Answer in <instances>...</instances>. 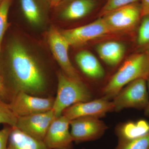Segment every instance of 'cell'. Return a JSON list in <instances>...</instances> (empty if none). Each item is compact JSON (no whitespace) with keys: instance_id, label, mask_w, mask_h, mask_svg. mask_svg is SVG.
Returning a JSON list of instances; mask_svg holds the SVG:
<instances>
[{"instance_id":"6da1fadb","label":"cell","mask_w":149,"mask_h":149,"mask_svg":"<svg viewBox=\"0 0 149 149\" xmlns=\"http://www.w3.org/2000/svg\"><path fill=\"white\" fill-rule=\"evenodd\" d=\"M7 57L0 66L4 88L3 99L7 103L20 92L32 95L45 90L46 80L42 66L23 43L14 40L8 47Z\"/></svg>"},{"instance_id":"7a4b0ae2","label":"cell","mask_w":149,"mask_h":149,"mask_svg":"<svg viewBox=\"0 0 149 149\" xmlns=\"http://www.w3.org/2000/svg\"><path fill=\"white\" fill-rule=\"evenodd\" d=\"M149 77L148 52L133 54L125 60L103 90V97L111 100L126 85L137 79Z\"/></svg>"},{"instance_id":"3957f363","label":"cell","mask_w":149,"mask_h":149,"mask_svg":"<svg viewBox=\"0 0 149 149\" xmlns=\"http://www.w3.org/2000/svg\"><path fill=\"white\" fill-rule=\"evenodd\" d=\"M58 88L52 110L55 117L75 104L91 100L92 93L83 81L73 80L63 71L58 75Z\"/></svg>"},{"instance_id":"277c9868","label":"cell","mask_w":149,"mask_h":149,"mask_svg":"<svg viewBox=\"0 0 149 149\" xmlns=\"http://www.w3.org/2000/svg\"><path fill=\"white\" fill-rule=\"evenodd\" d=\"M147 80L137 79L125 86L113 99L114 111L125 109H145L149 102Z\"/></svg>"},{"instance_id":"5b68a950","label":"cell","mask_w":149,"mask_h":149,"mask_svg":"<svg viewBox=\"0 0 149 149\" xmlns=\"http://www.w3.org/2000/svg\"><path fill=\"white\" fill-rule=\"evenodd\" d=\"M141 17L140 2L116 9L102 16L111 33L133 31L139 26Z\"/></svg>"},{"instance_id":"8992f818","label":"cell","mask_w":149,"mask_h":149,"mask_svg":"<svg viewBox=\"0 0 149 149\" xmlns=\"http://www.w3.org/2000/svg\"><path fill=\"white\" fill-rule=\"evenodd\" d=\"M54 97L42 98L20 92L9 102L11 109L17 117L50 111L53 107Z\"/></svg>"},{"instance_id":"52a82bcc","label":"cell","mask_w":149,"mask_h":149,"mask_svg":"<svg viewBox=\"0 0 149 149\" xmlns=\"http://www.w3.org/2000/svg\"><path fill=\"white\" fill-rule=\"evenodd\" d=\"M48 41L52 53L63 73L73 80L83 81L70 60L68 49L70 46L61 32L53 26L48 32Z\"/></svg>"},{"instance_id":"ba28073f","label":"cell","mask_w":149,"mask_h":149,"mask_svg":"<svg viewBox=\"0 0 149 149\" xmlns=\"http://www.w3.org/2000/svg\"><path fill=\"white\" fill-rule=\"evenodd\" d=\"M60 32L70 46L75 47L111 33L102 17L90 24Z\"/></svg>"},{"instance_id":"9c48e42d","label":"cell","mask_w":149,"mask_h":149,"mask_svg":"<svg viewBox=\"0 0 149 149\" xmlns=\"http://www.w3.org/2000/svg\"><path fill=\"white\" fill-rule=\"evenodd\" d=\"M70 126L73 142L76 143L97 140L103 136L108 128L100 118L93 117L75 118L70 120Z\"/></svg>"},{"instance_id":"30bf717a","label":"cell","mask_w":149,"mask_h":149,"mask_svg":"<svg viewBox=\"0 0 149 149\" xmlns=\"http://www.w3.org/2000/svg\"><path fill=\"white\" fill-rule=\"evenodd\" d=\"M114 110L112 101L102 97L73 105L65 109L62 115L70 120L82 117L100 118L105 116L108 113L114 111Z\"/></svg>"},{"instance_id":"8fae6325","label":"cell","mask_w":149,"mask_h":149,"mask_svg":"<svg viewBox=\"0 0 149 149\" xmlns=\"http://www.w3.org/2000/svg\"><path fill=\"white\" fill-rule=\"evenodd\" d=\"M55 118L52 110L18 117L15 127L31 137L44 141L47 131Z\"/></svg>"},{"instance_id":"7c38bea8","label":"cell","mask_w":149,"mask_h":149,"mask_svg":"<svg viewBox=\"0 0 149 149\" xmlns=\"http://www.w3.org/2000/svg\"><path fill=\"white\" fill-rule=\"evenodd\" d=\"M70 121L63 115L54 118L44 140L48 149H71L73 141L69 130Z\"/></svg>"},{"instance_id":"4fadbf2b","label":"cell","mask_w":149,"mask_h":149,"mask_svg":"<svg viewBox=\"0 0 149 149\" xmlns=\"http://www.w3.org/2000/svg\"><path fill=\"white\" fill-rule=\"evenodd\" d=\"M75 60L81 71L88 77L97 80L104 76L103 67L91 52L87 50L80 51L75 56Z\"/></svg>"},{"instance_id":"5bb4252c","label":"cell","mask_w":149,"mask_h":149,"mask_svg":"<svg viewBox=\"0 0 149 149\" xmlns=\"http://www.w3.org/2000/svg\"><path fill=\"white\" fill-rule=\"evenodd\" d=\"M96 51L102 60L111 66L119 64L125 55L126 47L123 43L109 41L99 44Z\"/></svg>"},{"instance_id":"9a60e30c","label":"cell","mask_w":149,"mask_h":149,"mask_svg":"<svg viewBox=\"0 0 149 149\" xmlns=\"http://www.w3.org/2000/svg\"><path fill=\"white\" fill-rule=\"evenodd\" d=\"M115 133L118 141L138 139L149 133V123L143 119L124 123L116 127Z\"/></svg>"},{"instance_id":"2e32d148","label":"cell","mask_w":149,"mask_h":149,"mask_svg":"<svg viewBox=\"0 0 149 149\" xmlns=\"http://www.w3.org/2000/svg\"><path fill=\"white\" fill-rule=\"evenodd\" d=\"M7 149H48L44 141L29 136L16 127H13Z\"/></svg>"},{"instance_id":"e0dca14e","label":"cell","mask_w":149,"mask_h":149,"mask_svg":"<svg viewBox=\"0 0 149 149\" xmlns=\"http://www.w3.org/2000/svg\"><path fill=\"white\" fill-rule=\"evenodd\" d=\"M96 6L95 0H73L63 9L61 16L67 20L80 19L92 12Z\"/></svg>"},{"instance_id":"ac0fdd59","label":"cell","mask_w":149,"mask_h":149,"mask_svg":"<svg viewBox=\"0 0 149 149\" xmlns=\"http://www.w3.org/2000/svg\"><path fill=\"white\" fill-rule=\"evenodd\" d=\"M22 10L30 24L39 25L42 21V12L35 0H20Z\"/></svg>"},{"instance_id":"d6986e66","label":"cell","mask_w":149,"mask_h":149,"mask_svg":"<svg viewBox=\"0 0 149 149\" xmlns=\"http://www.w3.org/2000/svg\"><path fill=\"white\" fill-rule=\"evenodd\" d=\"M136 44L139 52H149V15L141 17L138 27Z\"/></svg>"},{"instance_id":"ffe728a7","label":"cell","mask_w":149,"mask_h":149,"mask_svg":"<svg viewBox=\"0 0 149 149\" xmlns=\"http://www.w3.org/2000/svg\"><path fill=\"white\" fill-rule=\"evenodd\" d=\"M18 117L11 109L8 103L6 102L0 96V125L15 127Z\"/></svg>"},{"instance_id":"44dd1931","label":"cell","mask_w":149,"mask_h":149,"mask_svg":"<svg viewBox=\"0 0 149 149\" xmlns=\"http://www.w3.org/2000/svg\"><path fill=\"white\" fill-rule=\"evenodd\" d=\"M114 149H149V133L138 139L118 141Z\"/></svg>"},{"instance_id":"7402d4cb","label":"cell","mask_w":149,"mask_h":149,"mask_svg":"<svg viewBox=\"0 0 149 149\" xmlns=\"http://www.w3.org/2000/svg\"><path fill=\"white\" fill-rule=\"evenodd\" d=\"M11 0H3L0 5V53L3 37L8 27V17Z\"/></svg>"},{"instance_id":"603a6c76","label":"cell","mask_w":149,"mask_h":149,"mask_svg":"<svg viewBox=\"0 0 149 149\" xmlns=\"http://www.w3.org/2000/svg\"><path fill=\"white\" fill-rule=\"evenodd\" d=\"M140 0H107L101 11L100 16L116 9L140 2Z\"/></svg>"},{"instance_id":"cb8c5ba5","label":"cell","mask_w":149,"mask_h":149,"mask_svg":"<svg viewBox=\"0 0 149 149\" xmlns=\"http://www.w3.org/2000/svg\"><path fill=\"white\" fill-rule=\"evenodd\" d=\"M13 127L7 125L0 130V149H7L8 139Z\"/></svg>"},{"instance_id":"d4e9b609","label":"cell","mask_w":149,"mask_h":149,"mask_svg":"<svg viewBox=\"0 0 149 149\" xmlns=\"http://www.w3.org/2000/svg\"><path fill=\"white\" fill-rule=\"evenodd\" d=\"M142 17L149 15V0H140Z\"/></svg>"},{"instance_id":"484cf974","label":"cell","mask_w":149,"mask_h":149,"mask_svg":"<svg viewBox=\"0 0 149 149\" xmlns=\"http://www.w3.org/2000/svg\"><path fill=\"white\" fill-rule=\"evenodd\" d=\"M147 86H148V90L149 92V77L147 80ZM144 110H145V111H144V113H145V115H146V116H148V117L149 116V102L148 106H147L146 108L144 109Z\"/></svg>"},{"instance_id":"4316f807","label":"cell","mask_w":149,"mask_h":149,"mask_svg":"<svg viewBox=\"0 0 149 149\" xmlns=\"http://www.w3.org/2000/svg\"><path fill=\"white\" fill-rule=\"evenodd\" d=\"M0 96L3 99L4 97V88L2 80L0 76Z\"/></svg>"},{"instance_id":"83f0119b","label":"cell","mask_w":149,"mask_h":149,"mask_svg":"<svg viewBox=\"0 0 149 149\" xmlns=\"http://www.w3.org/2000/svg\"><path fill=\"white\" fill-rule=\"evenodd\" d=\"M51 5L53 7H56L63 0H49Z\"/></svg>"},{"instance_id":"f1b7e54d","label":"cell","mask_w":149,"mask_h":149,"mask_svg":"<svg viewBox=\"0 0 149 149\" xmlns=\"http://www.w3.org/2000/svg\"><path fill=\"white\" fill-rule=\"evenodd\" d=\"M3 0H0V5L1 3L2 2Z\"/></svg>"},{"instance_id":"f546056e","label":"cell","mask_w":149,"mask_h":149,"mask_svg":"<svg viewBox=\"0 0 149 149\" xmlns=\"http://www.w3.org/2000/svg\"><path fill=\"white\" fill-rule=\"evenodd\" d=\"M148 53L149 56V52H148Z\"/></svg>"},{"instance_id":"4dcf8cb0","label":"cell","mask_w":149,"mask_h":149,"mask_svg":"<svg viewBox=\"0 0 149 149\" xmlns=\"http://www.w3.org/2000/svg\"><path fill=\"white\" fill-rule=\"evenodd\" d=\"M148 117H149V116H148Z\"/></svg>"}]
</instances>
